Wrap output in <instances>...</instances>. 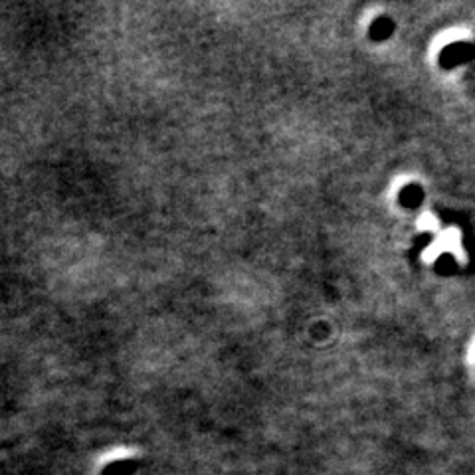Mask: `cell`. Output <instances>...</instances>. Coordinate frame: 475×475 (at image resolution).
Returning a JSON list of instances; mask_svg holds the SVG:
<instances>
[{
    "instance_id": "cell-3",
    "label": "cell",
    "mask_w": 475,
    "mask_h": 475,
    "mask_svg": "<svg viewBox=\"0 0 475 475\" xmlns=\"http://www.w3.org/2000/svg\"><path fill=\"white\" fill-rule=\"evenodd\" d=\"M443 252H445V250H443L441 242H440V240H438V238H436V240H434V242H432V244H430V246L426 248L424 255H422V257H424V262H428V264H432V262H436V259H438V257H440V255L443 254Z\"/></svg>"
},
{
    "instance_id": "cell-4",
    "label": "cell",
    "mask_w": 475,
    "mask_h": 475,
    "mask_svg": "<svg viewBox=\"0 0 475 475\" xmlns=\"http://www.w3.org/2000/svg\"><path fill=\"white\" fill-rule=\"evenodd\" d=\"M438 218L432 214V212H426V214H422L420 218H418V228L422 230V232H436L438 230Z\"/></svg>"
},
{
    "instance_id": "cell-2",
    "label": "cell",
    "mask_w": 475,
    "mask_h": 475,
    "mask_svg": "<svg viewBox=\"0 0 475 475\" xmlns=\"http://www.w3.org/2000/svg\"><path fill=\"white\" fill-rule=\"evenodd\" d=\"M463 38H467V32H461V30H450V32H441L434 42H432V48H430V54H432V58H436L438 54H440L445 46H450L452 42H459V40H463Z\"/></svg>"
},
{
    "instance_id": "cell-1",
    "label": "cell",
    "mask_w": 475,
    "mask_h": 475,
    "mask_svg": "<svg viewBox=\"0 0 475 475\" xmlns=\"http://www.w3.org/2000/svg\"><path fill=\"white\" fill-rule=\"evenodd\" d=\"M438 240H440L443 250H445L448 254L456 255V259L461 262V264L467 262V255H465L463 244H461V232H459L458 228H454V226H452V228H445L441 234H438Z\"/></svg>"
}]
</instances>
